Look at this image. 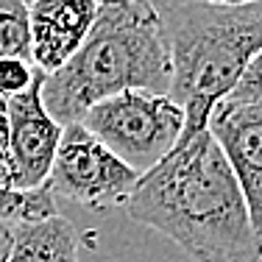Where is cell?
Listing matches in <instances>:
<instances>
[{"label":"cell","instance_id":"obj_1","mask_svg":"<svg viewBox=\"0 0 262 262\" xmlns=\"http://www.w3.org/2000/svg\"><path fill=\"white\" fill-rule=\"evenodd\" d=\"M123 207L195 262H262V234L209 128L142 173Z\"/></svg>","mask_w":262,"mask_h":262},{"label":"cell","instance_id":"obj_2","mask_svg":"<svg viewBox=\"0 0 262 262\" xmlns=\"http://www.w3.org/2000/svg\"><path fill=\"white\" fill-rule=\"evenodd\" d=\"M170 42L154 0H98V14L78 51L45 73L42 101L61 123L81 120L101 98L123 90H170Z\"/></svg>","mask_w":262,"mask_h":262},{"label":"cell","instance_id":"obj_3","mask_svg":"<svg viewBox=\"0 0 262 262\" xmlns=\"http://www.w3.org/2000/svg\"><path fill=\"white\" fill-rule=\"evenodd\" d=\"M170 42V90L184 109L179 142L201 128L217 103L262 51V0L209 3V0H154ZM176 142V145H179Z\"/></svg>","mask_w":262,"mask_h":262},{"label":"cell","instance_id":"obj_4","mask_svg":"<svg viewBox=\"0 0 262 262\" xmlns=\"http://www.w3.org/2000/svg\"><path fill=\"white\" fill-rule=\"evenodd\" d=\"M78 123L142 176L176 148L184 109L167 92L123 90L95 101Z\"/></svg>","mask_w":262,"mask_h":262},{"label":"cell","instance_id":"obj_5","mask_svg":"<svg viewBox=\"0 0 262 262\" xmlns=\"http://www.w3.org/2000/svg\"><path fill=\"white\" fill-rule=\"evenodd\" d=\"M137 182L140 173L109 151L84 123L61 126L59 148L45 179L56 201L64 198L90 212H109L126 204Z\"/></svg>","mask_w":262,"mask_h":262},{"label":"cell","instance_id":"obj_6","mask_svg":"<svg viewBox=\"0 0 262 262\" xmlns=\"http://www.w3.org/2000/svg\"><path fill=\"white\" fill-rule=\"evenodd\" d=\"M42 81L45 73L36 70L26 90L9 98L11 167H14V190L20 192L45 184L61 137V123L42 101Z\"/></svg>","mask_w":262,"mask_h":262},{"label":"cell","instance_id":"obj_7","mask_svg":"<svg viewBox=\"0 0 262 262\" xmlns=\"http://www.w3.org/2000/svg\"><path fill=\"white\" fill-rule=\"evenodd\" d=\"M207 128L232 165L251 212V223L262 234V106L223 98L212 109Z\"/></svg>","mask_w":262,"mask_h":262},{"label":"cell","instance_id":"obj_8","mask_svg":"<svg viewBox=\"0 0 262 262\" xmlns=\"http://www.w3.org/2000/svg\"><path fill=\"white\" fill-rule=\"evenodd\" d=\"M98 14V0H31V61L53 73L78 51Z\"/></svg>","mask_w":262,"mask_h":262},{"label":"cell","instance_id":"obj_9","mask_svg":"<svg viewBox=\"0 0 262 262\" xmlns=\"http://www.w3.org/2000/svg\"><path fill=\"white\" fill-rule=\"evenodd\" d=\"M78 248L76 226L56 212L36 221H17L6 262H78Z\"/></svg>","mask_w":262,"mask_h":262},{"label":"cell","instance_id":"obj_10","mask_svg":"<svg viewBox=\"0 0 262 262\" xmlns=\"http://www.w3.org/2000/svg\"><path fill=\"white\" fill-rule=\"evenodd\" d=\"M0 59L31 61V20L26 0H0Z\"/></svg>","mask_w":262,"mask_h":262},{"label":"cell","instance_id":"obj_11","mask_svg":"<svg viewBox=\"0 0 262 262\" xmlns=\"http://www.w3.org/2000/svg\"><path fill=\"white\" fill-rule=\"evenodd\" d=\"M48 215H56V198L45 184L26 192L0 187V221H36Z\"/></svg>","mask_w":262,"mask_h":262},{"label":"cell","instance_id":"obj_12","mask_svg":"<svg viewBox=\"0 0 262 262\" xmlns=\"http://www.w3.org/2000/svg\"><path fill=\"white\" fill-rule=\"evenodd\" d=\"M36 67L26 59H0V95L11 98L31 84Z\"/></svg>","mask_w":262,"mask_h":262},{"label":"cell","instance_id":"obj_13","mask_svg":"<svg viewBox=\"0 0 262 262\" xmlns=\"http://www.w3.org/2000/svg\"><path fill=\"white\" fill-rule=\"evenodd\" d=\"M0 187L14 190V167H11V142H9V98L0 95Z\"/></svg>","mask_w":262,"mask_h":262},{"label":"cell","instance_id":"obj_14","mask_svg":"<svg viewBox=\"0 0 262 262\" xmlns=\"http://www.w3.org/2000/svg\"><path fill=\"white\" fill-rule=\"evenodd\" d=\"M14 232H17V221H0V262L9 259L11 246H14Z\"/></svg>","mask_w":262,"mask_h":262},{"label":"cell","instance_id":"obj_15","mask_svg":"<svg viewBox=\"0 0 262 262\" xmlns=\"http://www.w3.org/2000/svg\"><path fill=\"white\" fill-rule=\"evenodd\" d=\"M209 3H257V0H209Z\"/></svg>","mask_w":262,"mask_h":262}]
</instances>
